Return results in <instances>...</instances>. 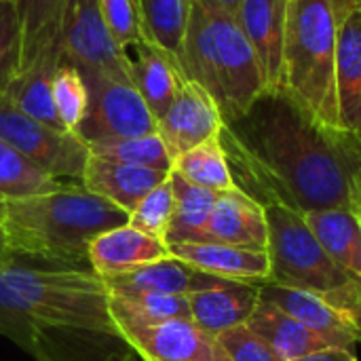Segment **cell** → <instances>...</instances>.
Listing matches in <instances>:
<instances>
[{"mask_svg":"<svg viewBox=\"0 0 361 361\" xmlns=\"http://www.w3.org/2000/svg\"><path fill=\"white\" fill-rule=\"evenodd\" d=\"M235 186L262 207L361 214V135L317 121L286 91H264L220 131Z\"/></svg>","mask_w":361,"mask_h":361,"instance_id":"1","label":"cell"},{"mask_svg":"<svg viewBox=\"0 0 361 361\" xmlns=\"http://www.w3.org/2000/svg\"><path fill=\"white\" fill-rule=\"evenodd\" d=\"M127 222L129 214L118 205L82 184H63L53 192L4 201L0 228L8 252L17 258L91 271L93 239Z\"/></svg>","mask_w":361,"mask_h":361,"instance_id":"2","label":"cell"},{"mask_svg":"<svg viewBox=\"0 0 361 361\" xmlns=\"http://www.w3.org/2000/svg\"><path fill=\"white\" fill-rule=\"evenodd\" d=\"M27 324L118 330L108 288L93 271L38 269L6 256L0 260V334L13 341Z\"/></svg>","mask_w":361,"mask_h":361,"instance_id":"3","label":"cell"},{"mask_svg":"<svg viewBox=\"0 0 361 361\" xmlns=\"http://www.w3.org/2000/svg\"><path fill=\"white\" fill-rule=\"evenodd\" d=\"M180 68L216 99L224 123L243 118L267 91L237 17L214 0H192Z\"/></svg>","mask_w":361,"mask_h":361,"instance_id":"4","label":"cell"},{"mask_svg":"<svg viewBox=\"0 0 361 361\" xmlns=\"http://www.w3.org/2000/svg\"><path fill=\"white\" fill-rule=\"evenodd\" d=\"M357 0H290L283 91L311 116L341 127L336 102V51L341 30Z\"/></svg>","mask_w":361,"mask_h":361,"instance_id":"5","label":"cell"},{"mask_svg":"<svg viewBox=\"0 0 361 361\" xmlns=\"http://www.w3.org/2000/svg\"><path fill=\"white\" fill-rule=\"evenodd\" d=\"M269 224L271 273L267 283L309 292L357 330L361 345V277L338 267L313 237L302 216L279 205L264 207Z\"/></svg>","mask_w":361,"mask_h":361,"instance_id":"6","label":"cell"},{"mask_svg":"<svg viewBox=\"0 0 361 361\" xmlns=\"http://www.w3.org/2000/svg\"><path fill=\"white\" fill-rule=\"evenodd\" d=\"M0 140L47 176L80 184L89 161L87 144L72 131L53 129L23 114L6 93H0Z\"/></svg>","mask_w":361,"mask_h":361,"instance_id":"7","label":"cell"},{"mask_svg":"<svg viewBox=\"0 0 361 361\" xmlns=\"http://www.w3.org/2000/svg\"><path fill=\"white\" fill-rule=\"evenodd\" d=\"M89 102L76 135L85 144L137 137L157 131V118L129 78H116L102 72L80 70Z\"/></svg>","mask_w":361,"mask_h":361,"instance_id":"8","label":"cell"},{"mask_svg":"<svg viewBox=\"0 0 361 361\" xmlns=\"http://www.w3.org/2000/svg\"><path fill=\"white\" fill-rule=\"evenodd\" d=\"M13 343L34 361H142L118 330L27 324Z\"/></svg>","mask_w":361,"mask_h":361,"instance_id":"9","label":"cell"},{"mask_svg":"<svg viewBox=\"0 0 361 361\" xmlns=\"http://www.w3.org/2000/svg\"><path fill=\"white\" fill-rule=\"evenodd\" d=\"M61 57L78 70L129 78V53L118 47L99 0H68L61 25Z\"/></svg>","mask_w":361,"mask_h":361,"instance_id":"10","label":"cell"},{"mask_svg":"<svg viewBox=\"0 0 361 361\" xmlns=\"http://www.w3.org/2000/svg\"><path fill=\"white\" fill-rule=\"evenodd\" d=\"M116 328L142 361H231L218 336L205 332L192 319L129 322Z\"/></svg>","mask_w":361,"mask_h":361,"instance_id":"11","label":"cell"},{"mask_svg":"<svg viewBox=\"0 0 361 361\" xmlns=\"http://www.w3.org/2000/svg\"><path fill=\"white\" fill-rule=\"evenodd\" d=\"M222 127L224 118L216 99L190 78L182 80L169 110L157 121V133L163 137L173 161L190 148L220 135Z\"/></svg>","mask_w":361,"mask_h":361,"instance_id":"12","label":"cell"},{"mask_svg":"<svg viewBox=\"0 0 361 361\" xmlns=\"http://www.w3.org/2000/svg\"><path fill=\"white\" fill-rule=\"evenodd\" d=\"M290 0H241L237 21L250 40L267 91H283V51Z\"/></svg>","mask_w":361,"mask_h":361,"instance_id":"13","label":"cell"},{"mask_svg":"<svg viewBox=\"0 0 361 361\" xmlns=\"http://www.w3.org/2000/svg\"><path fill=\"white\" fill-rule=\"evenodd\" d=\"M169 256L182 260L184 264L220 277L228 281L254 283L262 286L269 281L271 258L267 250H247L226 243H209V241H188V243H171Z\"/></svg>","mask_w":361,"mask_h":361,"instance_id":"14","label":"cell"},{"mask_svg":"<svg viewBox=\"0 0 361 361\" xmlns=\"http://www.w3.org/2000/svg\"><path fill=\"white\" fill-rule=\"evenodd\" d=\"M197 241L226 243L247 250H267L269 224L264 207L239 188L220 192L212 216Z\"/></svg>","mask_w":361,"mask_h":361,"instance_id":"15","label":"cell"},{"mask_svg":"<svg viewBox=\"0 0 361 361\" xmlns=\"http://www.w3.org/2000/svg\"><path fill=\"white\" fill-rule=\"evenodd\" d=\"M258 298L292 315L334 349L353 351V347L360 345V336L353 324L347 317H343L336 309H332L328 302L309 292L277 283H262Z\"/></svg>","mask_w":361,"mask_h":361,"instance_id":"16","label":"cell"},{"mask_svg":"<svg viewBox=\"0 0 361 361\" xmlns=\"http://www.w3.org/2000/svg\"><path fill=\"white\" fill-rule=\"evenodd\" d=\"M129 49H133V57H129L131 82L150 108L152 116L159 121L169 110L186 76L178 59L148 36H142Z\"/></svg>","mask_w":361,"mask_h":361,"instance_id":"17","label":"cell"},{"mask_svg":"<svg viewBox=\"0 0 361 361\" xmlns=\"http://www.w3.org/2000/svg\"><path fill=\"white\" fill-rule=\"evenodd\" d=\"M169 258L167 243L125 224L102 233L89 247L91 271L99 277L131 273L140 267Z\"/></svg>","mask_w":361,"mask_h":361,"instance_id":"18","label":"cell"},{"mask_svg":"<svg viewBox=\"0 0 361 361\" xmlns=\"http://www.w3.org/2000/svg\"><path fill=\"white\" fill-rule=\"evenodd\" d=\"M171 171H159L148 167H135L127 163H116L89 154L80 184L106 201L118 205L127 214L161 182L169 178Z\"/></svg>","mask_w":361,"mask_h":361,"instance_id":"19","label":"cell"},{"mask_svg":"<svg viewBox=\"0 0 361 361\" xmlns=\"http://www.w3.org/2000/svg\"><path fill=\"white\" fill-rule=\"evenodd\" d=\"M260 286L228 281L188 294L190 319L205 332L220 336L222 332L247 324L258 305Z\"/></svg>","mask_w":361,"mask_h":361,"instance_id":"20","label":"cell"},{"mask_svg":"<svg viewBox=\"0 0 361 361\" xmlns=\"http://www.w3.org/2000/svg\"><path fill=\"white\" fill-rule=\"evenodd\" d=\"M102 279L108 290H142V292L173 294V296H188L192 292L207 290L222 281L220 277L201 273L173 256L140 267L131 273L102 277Z\"/></svg>","mask_w":361,"mask_h":361,"instance_id":"21","label":"cell"},{"mask_svg":"<svg viewBox=\"0 0 361 361\" xmlns=\"http://www.w3.org/2000/svg\"><path fill=\"white\" fill-rule=\"evenodd\" d=\"M305 224L324 252L345 271L361 277V216L345 207L302 214Z\"/></svg>","mask_w":361,"mask_h":361,"instance_id":"22","label":"cell"},{"mask_svg":"<svg viewBox=\"0 0 361 361\" xmlns=\"http://www.w3.org/2000/svg\"><path fill=\"white\" fill-rule=\"evenodd\" d=\"M336 102L341 127L361 135V11L341 30L336 51Z\"/></svg>","mask_w":361,"mask_h":361,"instance_id":"23","label":"cell"},{"mask_svg":"<svg viewBox=\"0 0 361 361\" xmlns=\"http://www.w3.org/2000/svg\"><path fill=\"white\" fill-rule=\"evenodd\" d=\"M247 328L262 336L271 345V349L281 357V361L300 360L309 353L330 349V345L313 330H309L305 324L260 298L252 317L247 319Z\"/></svg>","mask_w":361,"mask_h":361,"instance_id":"24","label":"cell"},{"mask_svg":"<svg viewBox=\"0 0 361 361\" xmlns=\"http://www.w3.org/2000/svg\"><path fill=\"white\" fill-rule=\"evenodd\" d=\"M21 25V70L47 53L61 55V25L68 0H13ZM19 70V72H21Z\"/></svg>","mask_w":361,"mask_h":361,"instance_id":"25","label":"cell"},{"mask_svg":"<svg viewBox=\"0 0 361 361\" xmlns=\"http://www.w3.org/2000/svg\"><path fill=\"white\" fill-rule=\"evenodd\" d=\"M59 61H61V55H57V53H47V55L38 57L36 61H32L27 68H23L13 78V82L6 87L4 93L23 114H27L53 129L68 131L57 116V110L53 104V93H51L53 72Z\"/></svg>","mask_w":361,"mask_h":361,"instance_id":"26","label":"cell"},{"mask_svg":"<svg viewBox=\"0 0 361 361\" xmlns=\"http://www.w3.org/2000/svg\"><path fill=\"white\" fill-rule=\"evenodd\" d=\"M108 305L114 326L129 322L161 324L167 319H190L188 296L142 290H108Z\"/></svg>","mask_w":361,"mask_h":361,"instance_id":"27","label":"cell"},{"mask_svg":"<svg viewBox=\"0 0 361 361\" xmlns=\"http://www.w3.org/2000/svg\"><path fill=\"white\" fill-rule=\"evenodd\" d=\"M171 186H173V216L165 237V243H188L197 241L199 233L207 224L216 199L220 192L201 188L184 180L180 173L171 171Z\"/></svg>","mask_w":361,"mask_h":361,"instance_id":"28","label":"cell"},{"mask_svg":"<svg viewBox=\"0 0 361 361\" xmlns=\"http://www.w3.org/2000/svg\"><path fill=\"white\" fill-rule=\"evenodd\" d=\"M171 171L180 173L190 184L214 190V192H226V190L237 188L220 135L180 154L173 161Z\"/></svg>","mask_w":361,"mask_h":361,"instance_id":"29","label":"cell"},{"mask_svg":"<svg viewBox=\"0 0 361 361\" xmlns=\"http://www.w3.org/2000/svg\"><path fill=\"white\" fill-rule=\"evenodd\" d=\"M192 0H140L144 34L171 53L178 63L188 27Z\"/></svg>","mask_w":361,"mask_h":361,"instance_id":"30","label":"cell"},{"mask_svg":"<svg viewBox=\"0 0 361 361\" xmlns=\"http://www.w3.org/2000/svg\"><path fill=\"white\" fill-rule=\"evenodd\" d=\"M87 148H89V154L116 161V163H127V165L148 167V169H159V171L173 169V159L163 137L157 131L148 135H137V137L93 142V144H87Z\"/></svg>","mask_w":361,"mask_h":361,"instance_id":"31","label":"cell"},{"mask_svg":"<svg viewBox=\"0 0 361 361\" xmlns=\"http://www.w3.org/2000/svg\"><path fill=\"white\" fill-rule=\"evenodd\" d=\"M66 182H59L27 159H23L15 148H11L4 140H0V199H23L34 195H44L59 190Z\"/></svg>","mask_w":361,"mask_h":361,"instance_id":"32","label":"cell"},{"mask_svg":"<svg viewBox=\"0 0 361 361\" xmlns=\"http://www.w3.org/2000/svg\"><path fill=\"white\" fill-rule=\"evenodd\" d=\"M51 93H53V104H55L61 125L74 133L85 116L87 102H89V89H87V82H85L80 70L63 57L53 72Z\"/></svg>","mask_w":361,"mask_h":361,"instance_id":"33","label":"cell"},{"mask_svg":"<svg viewBox=\"0 0 361 361\" xmlns=\"http://www.w3.org/2000/svg\"><path fill=\"white\" fill-rule=\"evenodd\" d=\"M171 216H173V186H171V178H167L165 182L154 186L135 205L133 212H129L127 224L165 243Z\"/></svg>","mask_w":361,"mask_h":361,"instance_id":"34","label":"cell"},{"mask_svg":"<svg viewBox=\"0 0 361 361\" xmlns=\"http://www.w3.org/2000/svg\"><path fill=\"white\" fill-rule=\"evenodd\" d=\"M21 25L13 0H0V93L21 70Z\"/></svg>","mask_w":361,"mask_h":361,"instance_id":"35","label":"cell"},{"mask_svg":"<svg viewBox=\"0 0 361 361\" xmlns=\"http://www.w3.org/2000/svg\"><path fill=\"white\" fill-rule=\"evenodd\" d=\"M102 15L121 49H129L144 34L140 0H99Z\"/></svg>","mask_w":361,"mask_h":361,"instance_id":"36","label":"cell"},{"mask_svg":"<svg viewBox=\"0 0 361 361\" xmlns=\"http://www.w3.org/2000/svg\"><path fill=\"white\" fill-rule=\"evenodd\" d=\"M218 341L231 361H281L271 345L247 328V324L222 332Z\"/></svg>","mask_w":361,"mask_h":361,"instance_id":"37","label":"cell"},{"mask_svg":"<svg viewBox=\"0 0 361 361\" xmlns=\"http://www.w3.org/2000/svg\"><path fill=\"white\" fill-rule=\"evenodd\" d=\"M294 361H357V357L349 349H334V347H330V349H322V351L309 353V355Z\"/></svg>","mask_w":361,"mask_h":361,"instance_id":"38","label":"cell"},{"mask_svg":"<svg viewBox=\"0 0 361 361\" xmlns=\"http://www.w3.org/2000/svg\"><path fill=\"white\" fill-rule=\"evenodd\" d=\"M214 2H218L222 8H226V11L233 13V15H237V8H239V4H241V0H214Z\"/></svg>","mask_w":361,"mask_h":361,"instance_id":"39","label":"cell"},{"mask_svg":"<svg viewBox=\"0 0 361 361\" xmlns=\"http://www.w3.org/2000/svg\"><path fill=\"white\" fill-rule=\"evenodd\" d=\"M6 256H13L6 247V241H4V235H2V228H0V260H4Z\"/></svg>","mask_w":361,"mask_h":361,"instance_id":"40","label":"cell"},{"mask_svg":"<svg viewBox=\"0 0 361 361\" xmlns=\"http://www.w3.org/2000/svg\"><path fill=\"white\" fill-rule=\"evenodd\" d=\"M2 216H4V201L0 199V222H2Z\"/></svg>","mask_w":361,"mask_h":361,"instance_id":"41","label":"cell"},{"mask_svg":"<svg viewBox=\"0 0 361 361\" xmlns=\"http://www.w3.org/2000/svg\"><path fill=\"white\" fill-rule=\"evenodd\" d=\"M357 11H361V0H357Z\"/></svg>","mask_w":361,"mask_h":361,"instance_id":"42","label":"cell"},{"mask_svg":"<svg viewBox=\"0 0 361 361\" xmlns=\"http://www.w3.org/2000/svg\"><path fill=\"white\" fill-rule=\"evenodd\" d=\"M360 216H361V214H360Z\"/></svg>","mask_w":361,"mask_h":361,"instance_id":"43","label":"cell"}]
</instances>
